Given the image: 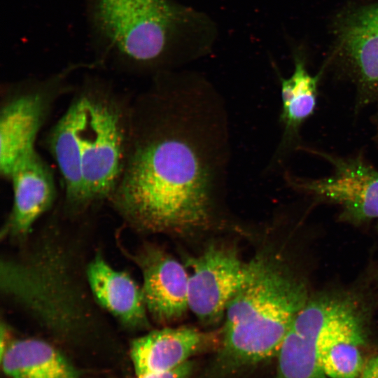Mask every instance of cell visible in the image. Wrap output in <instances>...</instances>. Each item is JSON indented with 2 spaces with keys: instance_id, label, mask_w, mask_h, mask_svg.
Segmentation results:
<instances>
[{
  "instance_id": "1",
  "label": "cell",
  "mask_w": 378,
  "mask_h": 378,
  "mask_svg": "<svg viewBox=\"0 0 378 378\" xmlns=\"http://www.w3.org/2000/svg\"><path fill=\"white\" fill-rule=\"evenodd\" d=\"M230 122L204 78L163 72L131 107L125 167L111 197L139 230L185 233L209 224L230 162Z\"/></svg>"
},
{
  "instance_id": "2",
  "label": "cell",
  "mask_w": 378,
  "mask_h": 378,
  "mask_svg": "<svg viewBox=\"0 0 378 378\" xmlns=\"http://www.w3.org/2000/svg\"><path fill=\"white\" fill-rule=\"evenodd\" d=\"M229 302L221 330V358L236 364L276 356L294 318L309 298L307 286L276 256L260 253Z\"/></svg>"
},
{
  "instance_id": "3",
  "label": "cell",
  "mask_w": 378,
  "mask_h": 378,
  "mask_svg": "<svg viewBox=\"0 0 378 378\" xmlns=\"http://www.w3.org/2000/svg\"><path fill=\"white\" fill-rule=\"evenodd\" d=\"M90 20L105 50L125 65L159 69L181 12L167 0H90Z\"/></svg>"
},
{
  "instance_id": "4",
  "label": "cell",
  "mask_w": 378,
  "mask_h": 378,
  "mask_svg": "<svg viewBox=\"0 0 378 378\" xmlns=\"http://www.w3.org/2000/svg\"><path fill=\"white\" fill-rule=\"evenodd\" d=\"M368 308L349 292H326L309 297L291 329L314 340L327 377L359 378L364 367Z\"/></svg>"
},
{
  "instance_id": "5",
  "label": "cell",
  "mask_w": 378,
  "mask_h": 378,
  "mask_svg": "<svg viewBox=\"0 0 378 378\" xmlns=\"http://www.w3.org/2000/svg\"><path fill=\"white\" fill-rule=\"evenodd\" d=\"M106 90L94 86L82 92V174L87 204L111 197L127 154L131 107Z\"/></svg>"
},
{
  "instance_id": "6",
  "label": "cell",
  "mask_w": 378,
  "mask_h": 378,
  "mask_svg": "<svg viewBox=\"0 0 378 378\" xmlns=\"http://www.w3.org/2000/svg\"><path fill=\"white\" fill-rule=\"evenodd\" d=\"M189 309L202 322H220L227 307L247 280L250 263L234 247L211 244L198 255L188 258Z\"/></svg>"
},
{
  "instance_id": "7",
  "label": "cell",
  "mask_w": 378,
  "mask_h": 378,
  "mask_svg": "<svg viewBox=\"0 0 378 378\" xmlns=\"http://www.w3.org/2000/svg\"><path fill=\"white\" fill-rule=\"evenodd\" d=\"M64 74L20 87L6 97L0 115V171L5 177L34 149L36 137L63 88Z\"/></svg>"
},
{
  "instance_id": "8",
  "label": "cell",
  "mask_w": 378,
  "mask_h": 378,
  "mask_svg": "<svg viewBox=\"0 0 378 378\" xmlns=\"http://www.w3.org/2000/svg\"><path fill=\"white\" fill-rule=\"evenodd\" d=\"M330 160L335 172L329 177L305 180L287 176L290 184L339 204L342 218L353 223L378 218V171L360 160Z\"/></svg>"
},
{
  "instance_id": "9",
  "label": "cell",
  "mask_w": 378,
  "mask_h": 378,
  "mask_svg": "<svg viewBox=\"0 0 378 378\" xmlns=\"http://www.w3.org/2000/svg\"><path fill=\"white\" fill-rule=\"evenodd\" d=\"M134 259L142 273V291L152 318L163 324L182 318L189 309L186 267L154 246H144Z\"/></svg>"
},
{
  "instance_id": "10",
  "label": "cell",
  "mask_w": 378,
  "mask_h": 378,
  "mask_svg": "<svg viewBox=\"0 0 378 378\" xmlns=\"http://www.w3.org/2000/svg\"><path fill=\"white\" fill-rule=\"evenodd\" d=\"M8 178L13 185V204L3 231L6 235L22 237L54 202V177L34 148L17 162Z\"/></svg>"
},
{
  "instance_id": "11",
  "label": "cell",
  "mask_w": 378,
  "mask_h": 378,
  "mask_svg": "<svg viewBox=\"0 0 378 378\" xmlns=\"http://www.w3.org/2000/svg\"><path fill=\"white\" fill-rule=\"evenodd\" d=\"M215 332H202L188 326L155 330L134 339L130 356L136 375L172 370L190 360L197 353L211 347Z\"/></svg>"
},
{
  "instance_id": "12",
  "label": "cell",
  "mask_w": 378,
  "mask_h": 378,
  "mask_svg": "<svg viewBox=\"0 0 378 378\" xmlns=\"http://www.w3.org/2000/svg\"><path fill=\"white\" fill-rule=\"evenodd\" d=\"M96 300L122 325L133 329L149 326L142 288L124 271L112 267L97 254L86 270Z\"/></svg>"
},
{
  "instance_id": "13",
  "label": "cell",
  "mask_w": 378,
  "mask_h": 378,
  "mask_svg": "<svg viewBox=\"0 0 378 378\" xmlns=\"http://www.w3.org/2000/svg\"><path fill=\"white\" fill-rule=\"evenodd\" d=\"M85 100L81 92L51 129L48 146L59 170L68 202L87 204L82 174V130Z\"/></svg>"
},
{
  "instance_id": "14",
  "label": "cell",
  "mask_w": 378,
  "mask_h": 378,
  "mask_svg": "<svg viewBox=\"0 0 378 378\" xmlns=\"http://www.w3.org/2000/svg\"><path fill=\"white\" fill-rule=\"evenodd\" d=\"M338 41L340 51L360 81L378 91V4L347 18Z\"/></svg>"
},
{
  "instance_id": "15",
  "label": "cell",
  "mask_w": 378,
  "mask_h": 378,
  "mask_svg": "<svg viewBox=\"0 0 378 378\" xmlns=\"http://www.w3.org/2000/svg\"><path fill=\"white\" fill-rule=\"evenodd\" d=\"M8 378H79L76 370L56 348L38 339L8 342L1 353Z\"/></svg>"
},
{
  "instance_id": "16",
  "label": "cell",
  "mask_w": 378,
  "mask_h": 378,
  "mask_svg": "<svg viewBox=\"0 0 378 378\" xmlns=\"http://www.w3.org/2000/svg\"><path fill=\"white\" fill-rule=\"evenodd\" d=\"M318 80V78L312 76L304 62L298 59L292 75L281 79L282 108L280 120L284 127V144L313 113L316 103Z\"/></svg>"
},
{
  "instance_id": "17",
  "label": "cell",
  "mask_w": 378,
  "mask_h": 378,
  "mask_svg": "<svg viewBox=\"0 0 378 378\" xmlns=\"http://www.w3.org/2000/svg\"><path fill=\"white\" fill-rule=\"evenodd\" d=\"M276 356L274 378H327L318 363L314 342L291 328Z\"/></svg>"
},
{
  "instance_id": "18",
  "label": "cell",
  "mask_w": 378,
  "mask_h": 378,
  "mask_svg": "<svg viewBox=\"0 0 378 378\" xmlns=\"http://www.w3.org/2000/svg\"><path fill=\"white\" fill-rule=\"evenodd\" d=\"M192 370L193 364L190 360H188L169 371L136 375L134 378H190Z\"/></svg>"
},
{
  "instance_id": "19",
  "label": "cell",
  "mask_w": 378,
  "mask_h": 378,
  "mask_svg": "<svg viewBox=\"0 0 378 378\" xmlns=\"http://www.w3.org/2000/svg\"><path fill=\"white\" fill-rule=\"evenodd\" d=\"M359 378H378V355L365 363Z\"/></svg>"
}]
</instances>
